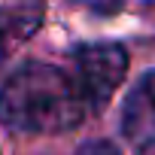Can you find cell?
Here are the masks:
<instances>
[{
  "label": "cell",
  "mask_w": 155,
  "mask_h": 155,
  "mask_svg": "<svg viewBox=\"0 0 155 155\" xmlns=\"http://www.w3.org/2000/svg\"><path fill=\"white\" fill-rule=\"evenodd\" d=\"M88 107L76 79L43 61H25L0 82V122L18 134H64L79 128Z\"/></svg>",
  "instance_id": "6da1fadb"
},
{
  "label": "cell",
  "mask_w": 155,
  "mask_h": 155,
  "mask_svg": "<svg viewBox=\"0 0 155 155\" xmlns=\"http://www.w3.org/2000/svg\"><path fill=\"white\" fill-rule=\"evenodd\" d=\"M76 85L88 110H104L128 73V52L119 43H85L73 52Z\"/></svg>",
  "instance_id": "7a4b0ae2"
},
{
  "label": "cell",
  "mask_w": 155,
  "mask_h": 155,
  "mask_svg": "<svg viewBox=\"0 0 155 155\" xmlns=\"http://www.w3.org/2000/svg\"><path fill=\"white\" fill-rule=\"evenodd\" d=\"M122 134L134 149H155V70L128 94L122 107Z\"/></svg>",
  "instance_id": "3957f363"
},
{
  "label": "cell",
  "mask_w": 155,
  "mask_h": 155,
  "mask_svg": "<svg viewBox=\"0 0 155 155\" xmlns=\"http://www.w3.org/2000/svg\"><path fill=\"white\" fill-rule=\"evenodd\" d=\"M46 18V0H0V40L25 43Z\"/></svg>",
  "instance_id": "277c9868"
},
{
  "label": "cell",
  "mask_w": 155,
  "mask_h": 155,
  "mask_svg": "<svg viewBox=\"0 0 155 155\" xmlns=\"http://www.w3.org/2000/svg\"><path fill=\"white\" fill-rule=\"evenodd\" d=\"M76 155H119V149L110 140H91V143H85Z\"/></svg>",
  "instance_id": "5b68a950"
},
{
  "label": "cell",
  "mask_w": 155,
  "mask_h": 155,
  "mask_svg": "<svg viewBox=\"0 0 155 155\" xmlns=\"http://www.w3.org/2000/svg\"><path fill=\"white\" fill-rule=\"evenodd\" d=\"M3 46H6V43H3V40H0V61H3Z\"/></svg>",
  "instance_id": "8992f818"
}]
</instances>
